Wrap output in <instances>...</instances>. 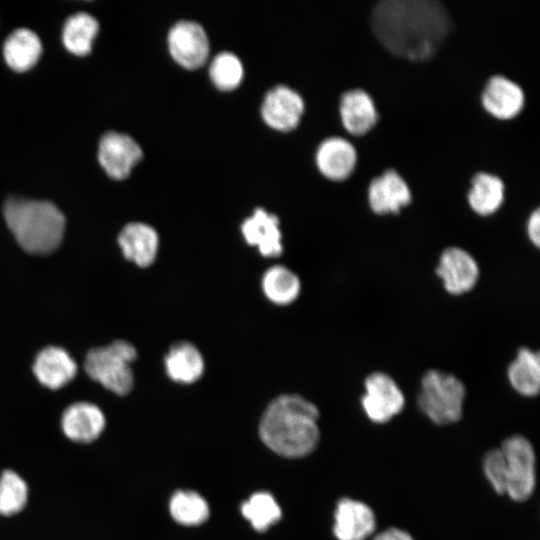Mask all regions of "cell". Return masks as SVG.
<instances>
[{
    "mask_svg": "<svg viewBox=\"0 0 540 540\" xmlns=\"http://www.w3.org/2000/svg\"><path fill=\"white\" fill-rule=\"evenodd\" d=\"M303 110L304 102L299 93L286 85H277L266 93L261 114L271 127L289 130L297 126Z\"/></svg>",
    "mask_w": 540,
    "mask_h": 540,
    "instance_id": "14",
    "label": "cell"
},
{
    "mask_svg": "<svg viewBox=\"0 0 540 540\" xmlns=\"http://www.w3.org/2000/svg\"><path fill=\"white\" fill-rule=\"evenodd\" d=\"M106 425L102 410L89 402L68 406L61 417V429L72 442L88 444L97 440Z\"/></svg>",
    "mask_w": 540,
    "mask_h": 540,
    "instance_id": "13",
    "label": "cell"
},
{
    "mask_svg": "<svg viewBox=\"0 0 540 540\" xmlns=\"http://www.w3.org/2000/svg\"><path fill=\"white\" fill-rule=\"evenodd\" d=\"M261 287L266 298L276 305L293 303L301 291L297 274L283 265H275L265 271Z\"/></svg>",
    "mask_w": 540,
    "mask_h": 540,
    "instance_id": "25",
    "label": "cell"
},
{
    "mask_svg": "<svg viewBox=\"0 0 540 540\" xmlns=\"http://www.w3.org/2000/svg\"><path fill=\"white\" fill-rule=\"evenodd\" d=\"M141 157L142 149L129 135L110 131L101 137L98 159L110 177L124 179Z\"/></svg>",
    "mask_w": 540,
    "mask_h": 540,
    "instance_id": "10",
    "label": "cell"
},
{
    "mask_svg": "<svg viewBox=\"0 0 540 540\" xmlns=\"http://www.w3.org/2000/svg\"><path fill=\"white\" fill-rule=\"evenodd\" d=\"M241 232L245 241L264 257H278L283 252L278 217L261 207L243 221Z\"/></svg>",
    "mask_w": 540,
    "mask_h": 540,
    "instance_id": "16",
    "label": "cell"
},
{
    "mask_svg": "<svg viewBox=\"0 0 540 540\" xmlns=\"http://www.w3.org/2000/svg\"><path fill=\"white\" fill-rule=\"evenodd\" d=\"M526 234L530 243L538 248L540 246V211L536 208L529 215L526 223Z\"/></svg>",
    "mask_w": 540,
    "mask_h": 540,
    "instance_id": "32",
    "label": "cell"
},
{
    "mask_svg": "<svg viewBox=\"0 0 540 540\" xmlns=\"http://www.w3.org/2000/svg\"><path fill=\"white\" fill-rule=\"evenodd\" d=\"M360 404L366 417L375 424H385L399 415L406 403L397 381L387 372L373 371L363 382Z\"/></svg>",
    "mask_w": 540,
    "mask_h": 540,
    "instance_id": "7",
    "label": "cell"
},
{
    "mask_svg": "<svg viewBox=\"0 0 540 540\" xmlns=\"http://www.w3.org/2000/svg\"><path fill=\"white\" fill-rule=\"evenodd\" d=\"M367 196L370 209L377 215L398 214L412 200L408 184L393 169L372 179Z\"/></svg>",
    "mask_w": 540,
    "mask_h": 540,
    "instance_id": "11",
    "label": "cell"
},
{
    "mask_svg": "<svg viewBox=\"0 0 540 540\" xmlns=\"http://www.w3.org/2000/svg\"><path fill=\"white\" fill-rule=\"evenodd\" d=\"M340 116L345 129L356 136L366 134L378 120L374 101L363 89H352L342 94Z\"/></svg>",
    "mask_w": 540,
    "mask_h": 540,
    "instance_id": "21",
    "label": "cell"
},
{
    "mask_svg": "<svg viewBox=\"0 0 540 540\" xmlns=\"http://www.w3.org/2000/svg\"><path fill=\"white\" fill-rule=\"evenodd\" d=\"M376 528V517L366 503L351 498L338 501L333 533L338 540H365Z\"/></svg>",
    "mask_w": 540,
    "mask_h": 540,
    "instance_id": "12",
    "label": "cell"
},
{
    "mask_svg": "<svg viewBox=\"0 0 540 540\" xmlns=\"http://www.w3.org/2000/svg\"><path fill=\"white\" fill-rule=\"evenodd\" d=\"M168 47L172 57L190 69L201 66L209 54V41L204 28L190 20H180L171 27Z\"/></svg>",
    "mask_w": 540,
    "mask_h": 540,
    "instance_id": "9",
    "label": "cell"
},
{
    "mask_svg": "<svg viewBox=\"0 0 540 540\" xmlns=\"http://www.w3.org/2000/svg\"><path fill=\"white\" fill-rule=\"evenodd\" d=\"M373 540H414L411 534L407 531L397 528L390 527L380 533H378Z\"/></svg>",
    "mask_w": 540,
    "mask_h": 540,
    "instance_id": "33",
    "label": "cell"
},
{
    "mask_svg": "<svg viewBox=\"0 0 540 540\" xmlns=\"http://www.w3.org/2000/svg\"><path fill=\"white\" fill-rule=\"evenodd\" d=\"M242 515L257 531H264L281 518V509L268 492H257L241 505Z\"/></svg>",
    "mask_w": 540,
    "mask_h": 540,
    "instance_id": "29",
    "label": "cell"
},
{
    "mask_svg": "<svg viewBox=\"0 0 540 540\" xmlns=\"http://www.w3.org/2000/svg\"><path fill=\"white\" fill-rule=\"evenodd\" d=\"M505 187L496 175L479 172L471 180L468 191V204L479 216H490L496 213L504 201Z\"/></svg>",
    "mask_w": 540,
    "mask_h": 540,
    "instance_id": "23",
    "label": "cell"
},
{
    "mask_svg": "<svg viewBox=\"0 0 540 540\" xmlns=\"http://www.w3.org/2000/svg\"><path fill=\"white\" fill-rule=\"evenodd\" d=\"M505 459L506 491L512 500H528L536 486V455L530 441L522 435L506 438L500 447Z\"/></svg>",
    "mask_w": 540,
    "mask_h": 540,
    "instance_id": "6",
    "label": "cell"
},
{
    "mask_svg": "<svg viewBox=\"0 0 540 540\" xmlns=\"http://www.w3.org/2000/svg\"><path fill=\"white\" fill-rule=\"evenodd\" d=\"M167 376L176 383L191 384L199 380L205 369L200 350L191 342L173 343L164 357Z\"/></svg>",
    "mask_w": 540,
    "mask_h": 540,
    "instance_id": "20",
    "label": "cell"
},
{
    "mask_svg": "<svg viewBox=\"0 0 540 540\" xmlns=\"http://www.w3.org/2000/svg\"><path fill=\"white\" fill-rule=\"evenodd\" d=\"M316 163L320 172L335 181L347 179L355 169L357 152L354 146L341 137H329L317 148Z\"/></svg>",
    "mask_w": 540,
    "mask_h": 540,
    "instance_id": "17",
    "label": "cell"
},
{
    "mask_svg": "<svg viewBox=\"0 0 540 540\" xmlns=\"http://www.w3.org/2000/svg\"><path fill=\"white\" fill-rule=\"evenodd\" d=\"M507 380L511 388L527 398L540 390V356L537 350L521 346L507 367Z\"/></svg>",
    "mask_w": 540,
    "mask_h": 540,
    "instance_id": "22",
    "label": "cell"
},
{
    "mask_svg": "<svg viewBox=\"0 0 540 540\" xmlns=\"http://www.w3.org/2000/svg\"><path fill=\"white\" fill-rule=\"evenodd\" d=\"M319 410L298 394H283L273 399L259 423L262 441L285 457H303L317 446L320 431Z\"/></svg>",
    "mask_w": 540,
    "mask_h": 540,
    "instance_id": "2",
    "label": "cell"
},
{
    "mask_svg": "<svg viewBox=\"0 0 540 540\" xmlns=\"http://www.w3.org/2000/svg\"><path fill=\"white\" fill-rule=\"evenodd\" d=\"M372 31L391 54L410 61L433 57L451 30L446 7L435 0H385L371 13Z\"/></svg>",
    "mask_w": 540,
    "mask_h": 540,
    "instance_id": "1",
    "label": "cell"
},
{
    "mask_svg": "<svg viewBox=\"0 0 540 540\" xmlns=\"http://www.w3.org/2000/svg\"><path fill=\"white\" fill-rule=\"evenodd\" d=\"M466 397V386L458 376L433 368L421 376L417 406L432 423L445 426L461 419Z\"/></svg>",
    "mask_w": 540,
    "mask_h": 540,
    "instance_id": "4",
    "label": "cell"
},
{
    "mask_svg": "<svg viewBox=\"0 0 540 540\" xmlns=\"http://www.w3.org/2000/svg\"><path fill=\"white\" fill-rule=\"evenodd\" d=\"M3 211L9 229L26 252L48 254L60 245L65 217L53 203L12 197L6 201Z\"/></svg>",
    "mask_w": 540,
    "mask_h": 540,
    "instance_id": "3",
    "label": "cell"
},
{
    "mask_svg": "<svg viewBox=\"0 0 540 540\" xmlns=\"http://www.w3.org/2000/svg\"><path fill=\"white\" fill-rule=\"evenodd\" d=\"M98 28L97 20L87 13L70 16L63 28L65 47L73 54L86 55L91 50Z\"/></svg>",
    "mask_w": 540,
    "mask_h": 540,
    "instance_id": "26",
    "label": "cell"
},
{
    "mask_svg": "<svg viewBox=\"0 0 540 540\" xmlns=\"http://www.w3.org/2000/svg\"><path fill=\"white\" fill-rule=\"evenodd\" d=\"M33 371L42 385L49 389H59L75 377L77 365L67 351L49 346L38 353Z\"/></svg>",
    "mask_w": 540,
    "mask_h": 540,
    "instance_id": "19",
    "label": "cell"
},
{
    "mask_svg": "<svg viewBox=\"0 0 540 540\" xmlns=\"http://www.w3.org/2000/svg\"><path fill=\"white\" fill-rule=\"evenodd\" d=\"M42 45L39 37L26 28L17 29L6 39L3 53L7 64L15 71L24 72L39 59Z\"/></svg>",
    "mask_w": 540,
    "mask_h": 540,
    "instance_id": "24",
    "label": "cell"
},
{
    "mask_svg": "<svg viewBox=\"0 0 540 540\" xmlns=\"http://www.w3.org/2000/svg\"><path fill=\"white\" fill-rule=\"evenodd\" d=\"M28 484L24 478L12 469L0 474V515L9 517L20 513L27 505Z\"/></svg>",
    "mask_w": 540,
    "mask_h": 540,
    "instance_id": "28",
    "label": "cell"
},
{
    "mask_svg": "<svg viewBox=\"0 0 540 540\" xmlns=\"http://www.w3.org/2000/svg\"><path fill=\"white\" fill-rule=\"evenodd\" d=\"M481 101L489 114L501 120H509L522 111L525 96L517 83L504 76L495 75L487 81Z\"/></svg>",
    "mask_w": 540,
    "mask_h": 540,
    "instance_id": "15",
    "label": "cell"
},
{
    "mask_svg": "<svg viewBox=\"0 0 540 540\" xmlns=\"http://www.w3.org/2000/svg\"><path fill=\"white\" fill-rule=\"evenodd\" d=\"M435 274L446 293L463 296L475 289L481 270L472 253L463 247L452 245L439 254Z\"/></svg>",
    "mask_w": 540,
    "mask_h": 540,
    "instance_id": "8",
    "label": "cell"
},
{
    "mask_svg": "<svg viewBox=\"0 0 540 540\" xmlns=\"http://www.w3.org/2000/svg\"><path fill=\"white\" fill-rule=\"evenodd\" d=\"M171 516L182 525H199L209 517V506L198 493L186 490L177 491L169 503Z\"/></svg>",
    "mask_w": 540,
    "mask_h": 540,
    "instance_id": "27",
    "label": "cell"
},
{
    "mask_svg": "<svg viewBox=\"0 0 540 540\" xmlns=\"http://www.w3.org/2000/svg\"><path fill=\"white\" fill-rule=\"evenodd\" d=\"M136 357L137 351L131 343L115 340L107 346L90 350L86 355L84 367L91 379L123 396L133 388L131 363Z\"/></svg>",
    "mask_w": 540,
    "mask_h": 540,
    "instance_id": "5",
    "label": "cell"
},
{
    "mask_svg": "<svg viewBox=\"0 0 540 540\" xmlns=\"http://www.w3.org/2000/svg\"><path fill=\"white\" fill-rule=\"evenodd\" d=\"M124 256L139 267H148L156 259L159 237L148 224L132 222L124 226L118 236Z\"/></svg>",
    "mask_w": 540,
    "mask_h": 540,
    "instance_id": "18",
    "label": "cell"
},
{
    "mask_svg": "<svg viewBox=\"0 0 540 540\" xmlns=\"http://www.w3.org/2000/svg\"><path fill=\"white\" fill-rule=\"evenodd\" d=\"M484 475L496 493L506 491L505 459L500 448L489 450L483 458Z\"/></svg>",
    "mask_w": 540,
    "mask_h": 540,
    "instance_id": "31",
    "label": "cell"
},
{
    "mask_svg": "<svg viewBox=\"0 0 540 540\" xmlns=\"http://www.w3.org/2000/svg\"><path fill=\"white\" fill-rule=\"evenodd\" d=\"M213 83L220 89H233L243 78V65L237 55L223 51L218 53L209 67Z\"/></svg>",
    "mask_w": 540,
    "mask_h": 540,
    "instance_id": "30",
    "label": "cell"
}]
</instances>
